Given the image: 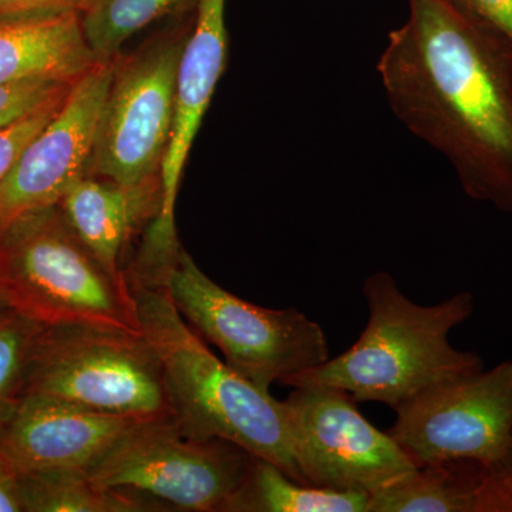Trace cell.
Instances as JSON below:
<instances>
[{
  "label": "cell",
  "mask_w": 512,
  "mask_h": 512,
  "mask_svg": "<svg viewBox=\"0 0 512 512\" xmlns=\"http://www.w3.org/2000/svg\"><path fill=\"white\" fill-rule=\"evenodd\" d=\"M0 298L45 328L143 333L130 289L104 271L57 204L0 229Z\"/></svg>",
  "instance_id": "cell-4"
},
{
  "label": "cell",
  "mask_w": 512,
  "mask_h": 512,
  "mask_svg": "<svg viewBox=\"0 0 512 512\" xmlns=\"http://www.w3.org/2000/svg\"><path fill=\"white\" fill-rule=\"evenodd\" d=\"M25 512H163L160 501L126 488H100L86 471L19 474Z\"/></svg>",
  "instance_id": "cell-16"
},
{
  "label": "cell",
  "mask_w": 512,
  "mask_h": 512,
  "mask_svg": "<svg viewBox=\"0 0 512 512\" xmlns=\"http://www.w3.org/2000/svg\"><path fill=\"white\" fill-rule=\"evenodd\" d=\"M165 288L195 332L261 389L269 390L330 357L318 322L296 309L262 308L238 298L205 275L184 249Z\"/></svg>",
  "instance_id": "cell-6"
},
{
  "label": "cell",
  "mask_w": 512,
  "mask_h": 512,
  "mask_svg": "<svg viewBox=\"0 0 512 512\" xmlns=\"http://www.w3.org/2000/svg\"><path fill=\"white\" fill-rule=\"evenodd\" d=\"M0 512H25L20 478L8 460L0 454Z\"/></svg>",
  "instance_id": "cell-26"
},
{
  "label": "cell",
  "mask_w": 512,
  "mask_h": 512,
  "mask_svg": "<svg viewBox=\"0 0 512 512\" xmlns=\"http://www.w3.org/2000/svg\"><path fill=\"white\" fill-rule=\"evenodd\" d=\"M377 72L390 109L468 197L512 214V45L451 0H409Z\"/></svg>",
  "instance_id": "cell-1"
},
{
  "label": "cell",
  "mask_w": 512,
  "mask_h": 512,
  "mask_svg": "<svg viewBox=\"0 0 512 512\" xmlns=\"http://www.w3.org/2000/svg\"><path fill=\"white\" fill-rule=\"evenodd\" d=\"M284 404L293 456L306 484L372 497L419 468L389 433L359 412L345 390L296 386Z\"/></svg>",
  "instance_id": "cell-9"
},
{
  "label": "cell",
  "mask_w": 512,
  "mask_h": 512,
  "mask_svg": "<svg viewBox=\"0 0 512 512\" xmlns=\"http://www.w3.org/2000/svg\"><path fill=\"white\" fill-rule=\"evenodd\" d=\"M43 328L12 309L0 315V426L25 396L30 360Z\"/></svg>",
  "instance_id": "cell-20"
},
{
  "label": "cell",
  "mask_w": 512,
  "mask_h": 512,
  "mask_svg": "<svg viewBox=\"0 0 512 512\" xmlns=\"http://www.w3.org/2000/svg\"><path fill=\"white\" fill-rule=\"evenodd\" d=\"M393 410L396 421L387 433L417 466L491 463L512 437V357L430 387Z\"/></svg>",
  "instance_id": "cell-11"
},
{
  "label": "cell",
  "mask_w": 512,
  "mask_h": 512,
  "mask_svg": "<svg viewBox=\"0 0 512 512\" xmlns=\"http://www.w3.org/2000/svg\"><path fill=\"white\" fill-rule=\"evenodd\" d=\"M136 421L53 397H23L0 426V454L19 474L87 473Z\"/></svg>",
  "instance_id": "cell-13"
},
{
  "label": "cell",
  "mask_w": 512,
  "mask_h": 512,
  "mask_svg": "<svg viewBox=\"0 0 512 512\" xmlns=\"http://www.w3.org/2000/svg\"><path fill=\"white\" fill-rule=\"evenodd\" d=\"M73 83L32 79L0 84V130L64 96Z\"/></svg>",
  "instance_id": "cell-21"
},
{
  "label": "cell",
  "mask_w": 512,
  "mask_h": 512,
  "mask_svg": "<svg viewBox=\"0 0 512 512\" xmlns=\"http://www.w3.org/2000/svg\"><path fill=\"white\" fill-rule=\"evenodd\" d=\"M113 63L94 64L72 84L55 117L0 183V229L29 212L59 204L74 181L89 175Z\"/></svg>",
  "instance_id": "cell-12"
},
{
  "label": "cell",
  "mask_w": 512,
  "mask_h": 512,
  "mask_svg": "<svg viewBox=\"0 0 512 512\" xmlns=\"http://www.w3.org/2000/svg\"><path fill=\"white\" fill-rule=\"evenodd\" d=\"M160 201V184L124 187L84 175L70 185L57 205L104 271L130 289L121 266L124 249L140 225L156 218Z\"/></svg>",
  "instance_id": "cell-14"
},
{
  "label": "cell",
  "mask_w": 512,
  "mask_h": 512,
  "mask_svg": "<svg viewBox=\"0 0 512 512\" xmlns=\"http://www.w3.org/2000/svg\"><path fill=\"white\" fill-rule=\"evenodd\" d=\"M53 397L138 421L174 419L163 369L143 333L64 325L37 338L25 396Z\"/></svg>",
  "instance_id": "cell-5"
},
{
  "label": "cell",
  "mask_w": 512,
  "mask_h": 512,
  "mask_svg": "<svg viewBox=\"0 0 512 512\" xmlns=\"http://www.w3.org/2000/svg\"><path fill=\"white\" fill-rule=\"evenodd\" d=\"M474 512H512V437L497 460L480 463Z\"/></svg>",
  "instance_id": "cell-22"
},
{
  "label": "cell",
  "mask_w": 512,
  "mask_h": 512,
  "mask_svg": "<svg viewBox=\"0 0 512 512\" xmlns=\"http://www.w3.org/2000/svg\"><path fill=\"white\" fill-rule=\"evenodd\" d=\"M130 291L141 332L160 359L178 429L195 439L231 441L305 483L284 402L218 359L175 308L167 288L133 284Z\"/></svg>",
  "instance_id": "cell-3"
},
{
  "label": "cell",
  "mask_w": 512,
  "mask_h": 512,
  "mask_svg": "<svg viewBox=\"0 0 512 512\" xmlns=\"http://www.w3.org/2000/svg\"><path fill=\"white\" fill-rule=\"evenodd\" d=\"M254 454L222 439L185 436L174 419L136 421L87 476L126 488L170 511L228 512Z\"/></svg>",
  "instance_id": "cell-7"
},
{
  "label": "cell",
  "mask_w": 512,
  "mask_h": 512,
  "mask_svg": "<svg viewBox=\"0 0 512 512\" xmlns=\"http://www.w3.org/2000/svg\"><path fill=\"white\" fill-rule=\"evenodd\" d=\"M478 468L470 460L420 466L372 495L369 512H474Z\"/></svg>",
  "instance_id": "cell-18"
},
{
  "label": "cell",
  "mask_w": 512,
  "mask_h": 512,
  "mask_svg": "<svg viewBox=\"0 0 512 512\" xmlns=\"http://www.w3.org/2000/svg\"><path fill=\"white\" fill-rule=\"evenodd\" d=\"M94 64L80 12L0 19V84L32 79L73 83Z\"/></svg>",
  "instance_id": "cell-15"
},
{
  "label": "cell",
  "mask_w": 512,
  "mask_h": 512,
  "mask_svg": "<svg viewBox=\"0 0 512 512\" xmlns=\"http://www.w3.org/2000/svg\"><path fill=\"white\" fill-rule=\"evenodd\" d=\"M227 0H198L194 26L178 63L175 113L170 144L160 171L161 201L147 225L140 251L127 274L138 284L165 286L181 248L175 228V202L185 163L201 121L228 63Z\"/></svg>",
  "instance_id": "cell-10"
},
{
  "label": "cell",
  "mask_w": 512,
  "mask_h": 512,
  "mask_svg": "<svg viewBox=\"0 0 512 512\" xmlns=\"http://www.w3.org/2000/svg\"><path fill=\"white\" fill-rule=\"evenodd\" d=\"M89 2L90 0H0V19L42 15V13H82Z\"/></svg>",
  "instance_id": "cell-25"
},
{
  "label": "cell",
  "mask_w": 512,
  "mask_h": 512,
  "mask_svg": "<svg viewBox=\"0 0 512 512\" xmlns=\"http://www.w3.org/2000/svg\"><path fill=\"white\" fill-rule=\"evenodd\" d=\"M369 320L355 345L322 365L286 377L285 386L338 387L357 403L399 404L437 384L484 369L483 359L448 342L451 330L474 312L473 293L461 291L437 305L410 301L389 272L363 282Z\"/></svg>",
  "instance_id": "cell-2"
},
{
  "label": "cell",
  "mask_w": 512,
  "mask_h": 512,
  "mask_svg": "<svg viewBox=\"0 0 512 512\" xmlns=\"http://www.w3.org/2000/svg\"><path fill=\"white\" fill-rule=\"evenodd\" d=\"M370 497L293 480L264 458L254 457L247 480L228 512H369Z\"/></svg>",
  "instance_id": "cell-17"
},
{
  "label": "cell",
  "mask_w": 512,
  "mask_h": 512,
  "mask_svg": "<svg viewBox=\"0 0 512 512\" xmlns=\"http://www.w3.org/2000/svg\"><path fill=\"white\" fill-rule=\"evenodd\" d=\"M9 311V306L6 305L5 302H3V299L0 298V315H3V313Z\"/></svg>",
  "instance_id": "cell-27"
},
{
  "label": "cell",
  "mask_w": 512,
  "mask_h": 512,
  "mask_svg": "<svg viewBox=\"0 0 512 512\" xmlns=\"http://www.w3.org/2000/svg\"><path fill=\"white\" fill-rule=\"evenodd\" d=\"M512 45V0H451Z\"/></svg>",
  "instance_id": "cell-24"
},
{
  "label": "cell",
  "mask_w": 512,
  "mask_h": 512,
  "mask_svg": "<svg viewBox=\"0 0 512 512\" xmlns=\"http://www.w3.org/2000/svg\"><path fill=\"white\" fill-rule=\"evenodd\" d=\"M197 5L198 0H90L80 13L84 39L96 63H113L141 30Z\"/></svg>",
  "instance_id": "cell-19"
},
{
  "label": "cell",
  "mask_w": 512,
  "mask_h": 512,
  "mask_svg": "<svg viewBox=\"0 0 512 512\" xmlns=\"http://www.w3.org/2000/svg\"><path fill=\"white\" fill-rule=\"evenodd\" d=\"M67 93L0 130V183L18 163L19 157L22 156L30 141L55 117Z\"/></svg>",
  "instance_id": "cell-23"
},
{
  "label": "cell",
  "mask_w": 512,
  "mask_h": 512,
  "mask_svg": "<svg viewBox=\"0 0 512 512\" xmlns=\"http://www.w3.org/2000/svg\"><path fill=\"white\" fill-rule=\"evenodd\" d=\"M188 35L175 29L114 60L89 175L124 187L160 184L173 130L178 63Z\"/></svg>",
  "instance_id": "cell-8"
}]
</instances>
